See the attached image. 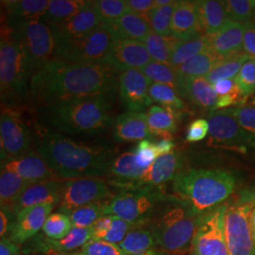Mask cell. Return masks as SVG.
Wrapping results in <instances>:
<instances>
[{
	"label": "cell",
	"instance_id": "43",
	"mask_svg": "<svg viewBox=\"0 0 255 255\" xmlns=\"http://www.w3.org/2000/svg\"><path fill=\"white\" fill-rule=\"evenodd\" d=\"M227 18L240 24L253 21L255 15L254 0H229L225 1Z\"/></svg>",
	"mask_w": 255,
	"mask_h": 255
},
{
	"label": "cell",
	"instance_id": "60",
	"mask_svg": "<svg viewBox=\"0 0 255 255\" xmlns=\"http://www.w3.org/2000/svg\"><path fill=\"white\" fill-rule=\"evenodd\" d=\"M253 103H254V104H255V100H254V102H253Z\"/></svg>",
	"mask_w": 255,
	"mask_h": 255
},
{
	"label": "cell",
	"instance_id": "5",
	"mask_svg": "<svg viewBox=\"0 0 255 255\" xmlns=\"http://www.w3.org/2000/svg\"><path fill=\"white\" fill-rule=\"evenodd\" d=\"M51 124L69 134H96L113 125L109 98L88 97L61 101L46 106Z\"/></svg>",
	"mask_w": 255,
	"mask_h": 255
},
{
	"label": "cell",
	"instance_id": "25",
	"mask_svg": "<svg viewBox=\"0 0 255 255\" xmlns=\"http://www.w3.org/2000/svg\"><path fill=\"white\" fill-rule=\"evenodd\" d=\"M201 34L197 1H180L171 22V35L186 40Z\"/></svg>",
	"mask_w": 255,
	"mask_h": 255
},
{
	"label": "cell",
	"instance_id": "14",
	"mask_svg": "<svg viewBox=\"0 0 255 255\" xmlns=\"http://www.w3.org/2000/svg\"><path fill=\"white\" fill-rule=\"evenodd\" d=\"M150 83L151 82L138 69H128L119 73V99L128 111L144 113L151 105L153 101L148 95Z\"/></svg>",
	"mask_w": 255,
	"mask_h": 255
},
{
	"label": "cell",
	"instance_id": "6",
	"mask_svg": "<svg viewBox=\"0 0 255 255\" xmlns=\"http://www.w3.org/2000/svg\"><path fill=\"white\" fill-rule=\"evenodd\" d=\"M33 70L12 29L8 24L1 27L0 39V91L5 106L20 104L29 97Z\"/></svg>",
	"mask_w": 255,
	"mask_h": 255
},
{
	"label": "cell",
	"instance_id": "11",
	"mask_svg": "<svg viewBox=\"0 0 255 255\" xmlns=\"http://www.w3.org/2000/svg\"><path fill=\"white\" fill-rule=\"evenodd\" d=\"M227 206L228 201L201 215L190 255H228L224 227Z\"/></svg>",
	"mask_w": 255,
	"mask_h": 255
},
{
	"label": "cell",
	"instance_id": "24",
	"mask_svg": "<svg viewBox=\"0 0 255 255\" xmlns=\"http://www.w3.org/2000/svg\"><path fill=\"white\" fill-rule=\"evenodd\" d=\"M179 96L186 99L201 109H213L218 101L214 86L205 77L183 78L180 85Z\"/></svg>",
	"mask_w": 255,
	"mask_h": 255
},
{
	"label": "cell",
	"instance_id": "1",
	"mask_svg": "<svg viewBox=\"0 0 255 255\" xmlns=\"http://www.w3.org/2000/svg\"><path fill=\"white\" fill-rule=\"evenodd\" d=\"M119 71L106 64H82L52 59L32 74L29 98L45 106L119 91Z\"/></svg>",
	"mask_w": 255,
	"mask_h": 255
},
{
	"label": "cell",
	"instance_id": "2",
	"mask_svg": "<svg viewBox=\"0 0 255 255\" xmlns=\"http://www.w3.org/2000/svg\"><path fill=\"white\" fill-rule=\"evenodd\" d=\"M40 155L60 180L106 178L114 160L109 146L78 143L56 132H46L37 145Z\"/></svg>",
	"mask_w": 255,
	"mask_h": 255
},
{
	"label": "cell",
	"instance_id": "9",
	"mask_svg": "<svg viewBox=\"0 0 255 255\" xmlns=\"http://www.w3.org/2000/svg\"><path fill=\"white\" fill-rule=\"evenodd\" d=\"M115 36L102 24L85 36L56 42L55 59L82 64H103Z\"/></svg>",
	"mask_w": 255,
	"mask_h": 255
},
{
	"label": "cell",
	"instance_id": "12",
	"mask_svg": "<svg viewBox=\"0 0 255 255\" xmlns=\"http://www.w3.org/2000/svg\"><path fill=\"white\" fill-rule=\"evenodd\" d=\"M112 185L103 177H86L64 182L59 212L82 207L96 202H107L115 197Z\"/></svg>",
	"mask_w": 255,
	"mask_h": 255
},
{
	"label": "cell",
	"instance_id": "17",
	"mask_svg": "<svg viewBox=\"0 0 255 255\" xmlns=\"http://www.w3.org/2000/svg\"><path fill=\"white\" fill-rule=\"evenodd\" d=\"M54 207L52 204H43L20 210L15 213L14 222L7 238L19 246L26 244L43 229Z\"/></svg>",
	"mask_w": 255,
	"mask_h": 255
},
{
	"label": "cell",
	"instance_id": "48",
	"mask_svg": "<svg viewBox=\"0 0 255 255\" xmlns=\"http://www.w3.org/2000/svg\"><path fill=\"white\" fill-rule=\"evenodd\" d=\"M233 110L239 125L250 134L255 136V108L251 106H238Z\"/></svg>",
	"mask_w": 255,
	"mask_h": 255
},
{
	"label": "cell",
	"instance_id": "30",
	"mask_svg": "<svg viewBox=\"0 0 255 255\" xmlns=\"http://www.w3.org/2000/svg\"><path fill=\"white\" fill-rule=\"evenodd\" d=\"M119 247L125 255H143L158 248L151 232L146 226L131 230Z\"/></svg>",
	"mask_w": 255,
	"mask_h": 255
},
{
	"label": "cell",
	"instance_id": "42",
	"mask_svg": "<svg viewBox=\"0 0 255 255\" xmlns=\"http://www.w3.org/2000/svg\"><path fill=\"white\" fill-rule=\"evenodd\" d=\"M72 228L73 225L68 216L63 212H56L47 218L42 232L50 239L60 240L64 238Z\"/></svg>",
	"mask_w": 255,
	"mask_h": 255
},
{
	"label": "cell",
	"instance_id": "32",
	"mask_svg": "<svg viewBox=\"0 0 255 255\" xmlns=\"http://www.w3.org/2000/svg\"><path fill=\"white\" fill-rule=\"evenodd\" d=\"M223 60L225 59L207 49L177 67V70L183 78L205 77Z\"/></svg>",
	"mask_w": 255,
	"mask_h": 255
},
{
	"label": "cell",
	"instance_id": "39",
	"mask_svg": "<svg viewBox=\"0 0 255 255\" xmlns=\"http://www.w3.org/2000/svg\"><path fill=\"white\" fill-rule=\"evenodd\" d=\"M180 1H172V3L163 6L155 7L148 14L147 20L151 27L152 31L163 35H171V22L173 18L174 12L177 9Z\"/></svg>",
	"mask_w": 255,
	"mask_h": 255
},
{
	"label": "cell",
	"instance_id": "27",
	"mask_svg": "<svg viewBox=\"0 0 255 255\" xmlns=\"http://www.w3.org/2000/svg\"><path fill=\"white\" fill-rule=\"evenodd\" d=\"M48 0H15L4 1V7L8 14V24L41 20L49 6Z\"/></svg>",
	"mask_w": 255,
	"mask_h": 255
},
{
	"label": "cell",
	"instance_id": "19",
	"mask_svg": "<svg viewBox=\"0 0 255 255\" xmlns=\"http://www.w3.org/2000/svg\"><path fill=\"white\" fill-rule=\"evenodd\" d=\"M113 136L119 143L151 140L146 114L128 111L118 116L113 123Z\"/></svg>",
	"mask_w": 255,
	"mask_h": 255
},
{
	"label": "cell",
	"instance_id": "44",
	"mask_svg": "<svg viewBox=\"0 0 255 255\" xmlns=\"http://www.w3.org/2000/svg\"><path fill=\"white\" fill-rule=\"evenodd\" d=\"M137 226L125 221L123 219H119L117 217H113V219L110 223L109 227L106 229L103 233H101L100 236L94 238V239H100L104 240L113 244L119 245V243L126 237L128 234L136 228Z\"/></svg>",
	"mask_w": 255,
	"mask_h": 255
},
{
	"label": "cell",
	"instance_id": "52",
	"mask_svg": "<svg viewBox=\"0 0 255 255\" xmlns=\"http://www.w3.org/2000/svg\"><path fill=\"white\" fill-rule=\"evenodd\" d=\"M127 2L130 11L146 19L147 14L156 7L155 0H128Z\"/></svg>",
	"mask_w": 255,
	"mask_h": 255
},
{
	"label": "cell",
	"instance_id": "23",
	"mask_svg": "<svg viewBox=\"0 0 255 255\" xmlns=\"http://www.w3.org/2000/svg\"><path fill=\"white\" fill-rule=\"evenodd\" d=\"M243 24L227 20L218 32L207 35L209 49L226 59L243 52Z\"/></svg>",
	"mask_w": 255,
	"mask_h": 255
},
{
	"label": "cell",
	"instance_id": "61",
	"mask_svg": "<svg viewBox=\"0 0 255 255\" xmlns=\"http://www.w3.org/2000/svg\"></svg>",
	"mask_w": 255,
	"mask_h": 255
},
{
	"label": "cell",
	"instance_id": "45",
	"mask_svg": "<svg viewBox=\"0 0 255 255\" xmlns=\"http://www.w3.org/2000/svg\"><path fill=\"white\" fill-rule=\"evenodd\" d=\"M68 255H125L119 245L104 240L91 239L80 250Z\"/></svg>",
	"mask_w": 255,
	"mask_h": 255
},
{
	"label": "cell",
	"instance_id": "37",
	"mask_svg": "<svg viewBox=\"0 0 255 255\" xmlns=\"http://www.w3.org/2000/svg\"><path fill=\"white\" fill-rule=\"evenodd\" d=\"M250 60V57L243 52L226 58L220 64H218L212 71H210L209 73L205 76V78L212 84L221 80L236 79L241 67Z\"/></svg>",
	"mask_w": 255,
	"mask_h": 255
},
{
	"label": "cell",
	"instance_id": "41",
	"mask_svg": "<svg viewBox=\"0 0 255 255\" xmlns=\"http://www.w3.org/2000/svg\"><path fill=\"white\" fill-rule=\"evenodd\" d=\"M148 95L151 101L162 104L164 107L171 108L175 111L184 109L185 107V104L180 96L169 85L151 82Z\"/></svg>",
	"mask_w": 255,
	"mask_h": 255
},
{
	"label": "cell",
	"instance_id": "54",
	"mask_svg": "<svg viewBox=\"0 0 255 255\" xmlns=\"http://www.w3.org/2000/svg\"><path fill=\"white\" fill-rule=\"evenodd\" d=\"M214 90L216 94L221 97V96H226L230 93L235 91L237 89V84L236 82V79H230V80H221L219 82H215L213 84Z\"/></svg>",
	"mask_w": 255,
	"mask_h": 255
},
{
	"label": "cell",
	"instance_id": "26",
	"mask_svg": "<svg viewBox=\"0 0 255 255\" xmlns=\"http://www.w3.org/2000/svg\"><path fill=\"white\" fill-rule=\"evenodd\" d=\"M103 26L109 30L116 39L132 40L143 43L152 31L148 20L132 11H128L121 18L112 24Z\"/></svg>",
	"mask_w": 255,
	"mask_h": 255
},
{
	"label": "cell",
	"instance_id": "50",
	"mask_svg": "<svg viewBox=\"0 0 255 255\" xmlns=\"http://www.w3.org/2000/svg\"><path fill=\"white\" fill-rule=\"evenodd\" d=\"M243 26V53L248 55L251 60H255V22L250 21Z\"/></svg>",
	"mask_w": 255,
	"mask_h": 255
},
{
	"label": "cell",
	"instance_id": "36",
	"mask_svg": "<svg viewBox=\"0 0 255 255\" xmlns=\"http://www.w3.org/2000/svg\"><path fill=\"white\" fill-rule=\"evenodd\" d=\"M141 71L150 82L169 85L179 95L182 76L176 67L169 64L151 61L143 69H141Z\"/></svg>",
	"mask_w": 255,
	"mask_h": 255
},
{
	"label": "cell",
	"instance_id": "4",
	"mask_svg": "<svg viewBox=\"0 0 255 255\" xmlns=\"http://www.w3.org/2000/svg\"><path fill=\"white\" fill-rule=\"evenodd\" d=\"M201 216L171 195L156 210L146 227L164 253L184 255L191 251Z\"/></svg>",
	"mask_w": 255,
	"mask_h": 255
},
{
	"label": "cell",
	"instance_id": "46",
	"mask_svg": "<svg viewBox=\"0 0 255 255\" xmlns=\"http://www.w3.org/2000/svg\"><path fill=\"white\" fill-rule=\"evenodd\" d=\"M236 82L243 98L255 92V60H250L241 67Z\"/></svg>",
	"mask_w": 255,
	"mask_h": 255
},
{
	"label": "cell",
	"instance_id": "10",
	"mask_svg": "<svg viewBox=\"0 0 255 255\" xmlns=\"http://www.w3.org/2000/svg\"><path fill=\"white\" fill-rule=\"evenodd\" d=\"M9 26L22 46L33 73L43 64L54 59V34L46 23L41 20H31Z\"/></svg>",
	"mask_w": 255,
	"mask_h": 255
},
{
	"label": "cell",
	"instance_id": "15",
	"mask_svg": "<svg viewBox=\"0 0 255 255\" xmlns=\"http://www.w3.org/2000/svg\"><path fill=\"white\" fill-rule=\"evenodd\" d=\"M143 42L125 39H115L103 64H109L119 72L128 69H143L151 62Z\"/></svg>",
	"mask_w": 255,
	"mask_h": 255
},
{
	"label": "cell",
	"instance_id": "38",
	"mask_svg": "<svg viewBox=\"0 0 255 255\" xmlns=\"http://www.w3.org/2000/svg\"><path fill=\"white\" fill-rule=\"evenodd\" d=\"M91 5L102 25L112 24L130 11L127 1L124 0L91 1Z\"/></svg>",
	"mask_w": 255,
	"mask_h": 255
},
{
	"label": "cell",
	"instance_id": "7",
	"mask_svg": "<svg viewBox=\"0 0 255 255\" xmlns=\"http://www.w3.org/2000/svg\"><path fill=\"white\" fill-rule=\"evenodd\" d=\"M255 208V187L239 192L229 202L225 213V237L228 255H255L250 218Z\"/></svg>",
	"mask_w": 255,
	"mask_h": 255
},
{
	"label": "cell",
	"instance_id": "13",
	"mask_svg": "<svg viewBox=\"0 0 255 255\" xmlns=\"http://www.w3.org/2000/svg\"><path fill=\"white\" fill-rule=\"evenodd\" d=\"M30 133L18 112L5 106L0 118L1 164L32 152Z\"/></svg>",
	"mask_w": 255,
	"mask_h": 255
},
{
	"label": "cell",
	"instance_id": "16",
	"mask_svg": "<svg viewBox=\"0 0 255 255\" xmlns=\"http://www.w3.org/2000/svg\"><path fill=\"white\" fill-rule=\"evenodd\" d=\"M208 124L210 136L218 143L241 145L254 139L239 125L233 108L210 111Z\"/></svg>",
	"mask_w": 255,
	"mask_h": 255
},
{
	"label": "cell",
	"instance_id": "51",
	"mask_svg": "<svg viewBox=\"0 0 255 255\" xmlns=\"http://www.w3.org/2000/svg\"><path fill=\"white\" fill-rule=\"evenodd\" d=\"M15 219V213L9 206H1L0 210V237H8Z\"/></svg>",
	"mask_w": 255,
	"mask_h": 255
},
{
	"label": "cell",
	"instance_id": "47",
	"mask_svg": "<svg viewBox=\"0 0 255 255\" xmlns=\"http://www.w3.org/2000/svg\"><path fill=\"white\" fill-rule=\"evenodd\" d=\"M133 152L136 155L138 164L143 168H148L159 157L155 148L154 143H152L150 140L139 142Z\"/></svg>",
	"mask_w": 255,
	"mask_h": 255
},
{
	"label": "cell",
	"instance_id": "29",
	"mask_svg": "<svg viewBox=\"0 0 255 255\" xmlns=\"http://www.w3.org/2000/svg\"><path fill=\"white\" fill-rule=\"evenodd\" d=\"M148 127L151 134L171 139V134L177 130L175 110L152 105L146 114Z\"/></svg>",
	"mask_w": 255,
	"mask_h": 255
},
{
	"label": "cell",
	"instance_id": "49",
	"mask_svg": "<svg viewBox=\"0 0 255 255\" xmlns=\"http://www.w3.org/2000/svg\"><path fill=\"white\" fill-rule=\"evenodd\" d=\"M209 132V124L205 119H199L192 121L187 128L186 141L189 143L200 142L207 136Z\"/></svg>",
	"mask_w": 255,
	"mask_h": 255
},
{
	"label": "cell",
	"instance_id": "3",
	"mask_svg": "<svg viewBox=\"0 0 255 255\" xmlns=\"http://www.w3.org/2000/svg\"><path fill=\"white\" fill-rule=\"evenodd\" d=\"M237 186L235 174L223 169H189L173 181V196L197 215L226 202Z\"/></svg>",
	"mask_w": 255,
	"mask_h": 255
},
{
	"label": "cell",
	"instance_id": "34",
	"mask_svg": "<svg viewBox=\"0 0 255 255\" xmlns=\"http://www.w3.org/2000/svg\"><path fill=\"white\" fill-rule=\"evenodd\" d=\"M207 49H209L207 35L198 34L186 40H180L174 49L169 64L177 68L186 61Z\"/></svg>",
	"mask_w": 255,
	"mask_h": 255
},
{
	"label": "cell",
	"instance_id": "22",
	"mask_svg": "<svg viewBox=\"0 0 255 255\" xmlns=\"http://www.w3.org/2000/svg\"><path fill=\"white\" fill-rule=\"evenodd\" d=\"M1 168L17 174L28 182H40L60 180L46 161L33 151L24 157L1 164Z\"/></svg>",
	"mask_w": 255,
	"mask_h": 255
},
{
	"label": "cell",
	"instance_id": "33",
	"mask_svg": "<svg viewBox=\"0 0 255 255\" xmlns=\"http://www.w3.org/2000/svg\"><path fill=\"white\" fill-rule=\"evenodd\" d=\"M33 182H28L17 174L1 168L0 174V203L1 206L11 207L19 197Z\"/></svg>",
	"mask_w": 255,
	"mask_h": 255
},
{
	"label": "cell",
	"instance_id": "56",
	"mask_svg": "<svg viewBox=\"0 0 255 255\" xmlns=\"http://www.w3.org/2000/svg\"><path fill=\"white\" fill-rule=\"evenodd\" d=\"M154 146L156 151L159 156L169 154V153L173 152L174 148H175V144H174L172 139H166V138H162L161 140L155 142Z\"/></svg>",
	"mask_w": 255,
	"mask_h": 255
},
{
	"label": "cell",
	"instance_id": "35",
	"mask_svg": "<svg viewBox=\"0 0 255 255\" xmlns=\"http://www.w3.org/2000/svg\"><path fill=\"white\" fill-rule=\"evenodd\" d=\"M179 41V39L172 35L163 36L151 31L144 41V44L152 61L169 64L174 49Z\"/></svg>",
	"mask_w": 255,
	"mask_h": 255
},
{
	"label": "cell",
	"instance_id": "57",
	"mask_svg": "<svg viewBox=\"0 0 255 255\" xmlns=\"http://www.w3.org/2000/svg\"><path fill=\"white\" fill-rule=\"evenodd\" d=\"M250 227H251V232H252V236H253V239H254L255 245V208L253 210V212L251 214Z\"/></svg>",
	"mask_w": 255,
	"mask_h": 255
},
{
	"label": "cell",
	"instance_id": "40",
	"mask_svg": "<svg viewBox=\"0 0 255 255\" xmlns=\"http://www.w3.org/2000/svg\"><path fill=\"white\" fill-rule=\"evenodd\" d=\"M106 202H96L84 205L76 209L67 211L64 214L71 220L73 227L87 228L104 216V208Z\"/></svg>",
	"mask_w": 255,
	"mask_h": 255
},
{
	"label": "cell",
	"instance_id": "59",
	"mask_svg": "<svg viewBox=\"0 0 255 255\" xmlns=\"http://www.w3.org/2000/svg\"><path fill=\"white\" fill-rule=\"evenodd\" d=\"M43 255H68L66 254H60V253H56V252H47Z\"/></svg>",
	"mask_w": 255,
	"mask_h": 255
},
{
	"label": "cell",
	"instance_id": "53",
	"mask_svg": "<svg viewBox=\"0 0 255 255\" xmlns=\"http://www.w3.org/2000/svg\"><path fill=\"white\" fill-rule=\"evenodd\" d=\"M242 98H243V97H242V95H241V92L239 90V88L237 87L235 91L230 93L228 95L219 97L216 105L214 106V108L211 110V111H213V110L224 109V108L229 107V106H231V105L237 104V103L243 101Z\"/></svg>",
	"mask_w": 255,
	"mask_h": 255
},
{
	"label": "cell",
	"instance_id": "28",
	"mask_svg": "<svg viewBox=\"0 0 255 255\" xmlns=\"http://www.w3.org/2000/svg\"><path fill=\"white\" fill-rule=\"evenodd\" d=\"M201 34L211 35L218 32L228 20L225 1H197Z\"/></svg>",
	"mask_w": 255,
	"mask_h": 255
},
{
	"label": "cell",
	"instance_id": "31",
	"mask_svg": "<svg viewBox=\"0 0 255 255\" xmlns=\"http://www.w3.org/2000/svg\"><path fill=\"white\" fill-rule=\"evenodd\" d=\"M89 2L83 0H50L46 14L41 21L49 27L61 24L84 9Z\"/></svg>",
	"mask_w": 255,
	"mask_h": 255
},
{
	"label": "cell",
	"instance_id": "18",
	"mask_svg": "<svg viewBox=\"0 0 255 255\" xmlns=\"http://www.w3.org/2000/svg\"><path fill=\"white\" fill-rule=\"evenodd\" d=\"M64 180H51L35 182L28 186L11 206L14 213L28 207L43 204H52L59 206L62 200Z\"/></svg>",
	"mask_w": 255,
	"mask_h": 255
},
{
	"label": "cell",
	"instance_id": "20",
	"mask_svg": "<svg viewBox=\"0 0 255 255\" xmlns=\"http://www.w3.org/2000/svg\"><path fill=\"white\" fill-rule=\"evenodd\" d=\"M183 160L179 151L174 150L169 154L159 156L147 169L142 180L137 184V188L154 187L158 188L166 182L174 181L182 172Z\"/></svg>",
	"mask_w": 255,
	"mask_h": 255
},
{
	"label": "cell",
	"instance_id": "55",
	"mask_svg": "<svg viewBox=\"0 0 255 255\" xmlns=\"http://www.w3.org/2000/svg\"><path fill=\"white\" fill-rule=\"evenodd\" d=\"M22 254V248L16 243L12 242L7 237H3L0 240V255H20Z\"/></svg>",
	"mask_w": 255,
	"mask_h": 255
},
{
	"label": "cell",
	"instance_id": "21",
	"mask_svg": "<svg viewBox=\"0 0 255 255\" xmlns=\"http://www.w3.org/2000/svg\"><path fill=\"white\" fill-rule=\"evenodd\" d=\"M101 25V20L93 9L90 1L84 9L80 10L72 17L50 28L53 31L55 41L60 42L85 36Z\"/></svg>",
	"mask_w": 255,
	"mask_h": 255
},
{
	"label": "cell",
	"instance_id": "58",
	"mask_svg": "<svg viewBox=\"0 0 255 255\" xmlns=\"http://www.w3.org/2000/svg\"><path fill=\"white\" fill-rule=\"evenodd\" d=\"M155 3L157 7H163L172 3V0H155Z\"/></svg>",
	"mask_w": 255,
	"mask_h": 255
},
{
	"label": "cell",
	"instance_id": "8",
	"mask_svg": "<svg viewBox=\"0 0 255 255\" xmlns=\"http://www.w3.org/2000/svg\"><path fill=\"white\" fill-rule=\"evenodd\" d=\"M167 198V195L154 187L122 190L106 202L104 216L117 217L137 227L146 226Z\"/></svg>",
	"mask_w": 255,
	"mask_h": 255
}]
</instances>
